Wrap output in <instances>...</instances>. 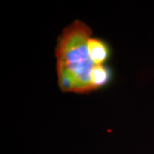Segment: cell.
<instances>
[{
    "instance_id": "obj_1",
    "label": "cell",
    "mask_w": 154,
    "mask_h": 154,
    "mask_svg": "<svg viewBox=\"0 0 154 154\" xmlns=\"http://www.w3.org/2000/svg\"><path fill=\"white\" fill-rule=\"evenodd\" d=\"M93 30L87 23L75 20L63 28L55 49L57 75L59 88L63 93H92L91 71L96 64L88 49Z\"/></svg>"
},
{
    "instance_id": "obj_2",
    "label": "cell",
    "mask_w": 154,
    "mask_h": 154,
    "mask_svg": "<svg viewBox=\"0 0 154 154\" xmlns=\"http://www.w3.org/2000/svg\"><path fill=\"white\" fill-rule=\"evenodd\" d=\"M88 49L91 60L96 65L105 64L110 57L109 44L102 38L91 37L88 39Z\"/></svg>"
},
{
    "instance_id": "obj_3",
    "label": "cell",
    "mask_w": 154,
    "mask_h": 154,
    "mask_svg": "<svg viewBox=\"0 0 154 154\" xmlns=\"http://www.w3.org/2000/svg\"><path fill=\"white\" fill-rule=\"evenodd\" d=\"M112 79V70L105 64H98L93 68L90 80L93 92L104 88L110 82Z\"/></svg>"
}]
</instances>
